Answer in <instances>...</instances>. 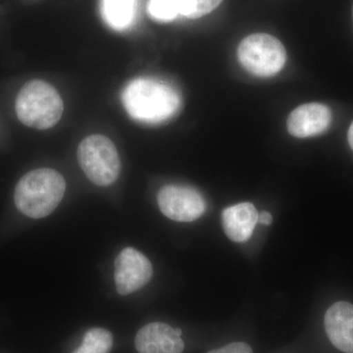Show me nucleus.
<instances>
[{
	"instance_id": "obj_10",
	"label": "nucleus",
	"mask_w": 353,
	"mask_h": 353,
	"mask_svg": "<svg viewBox=\"0 0 353 353\" xmlns=\"http://www.w3.org/2000/svg\"><path fill=\"white\" fill-rule=\"evenodd\" d=\"M325 329L334 347L353 353V305L340 301L333 304L325 314Z\"/></svg>"
},
{
	"instance_id": "obj_8",
	"label": "nucleus",
	"mask_w": 353,
	"mask_h": 353,
	"mask_svg": "<svg viewBox=\"0 0 353 353\" xmlns=\"http://www.w3.org/2000/svg\"><path fill=\"white\" fill-rule=\"evenodd\" d=\"M331 122L332 113L328 106L312 102L294 109L290 114L287 127L292 137L304 139L322 134Z\"/></svg>"
},
{
	"instance_id": "obj_2",
	"label": "nucleus",
	"mask_w": 353,
	"mask_h": 353,
	"mask_svg": "<svg viewBox=\"0 0 353 353\" xmlns=\"http://www.w3.org/2000/svg\"><path fill=\"white\" fill-rule=\"evenodd\" d=\"M66 192L64 176L50 168L36 169L21 178L15 192L16 208L32 219L50 215L59 205Z\"/></svg>"
},
{
	"instance_id": "obj_1",
	"label": "nucleus",
	"mask_w": 353,
	"mask_h": 353,
	"mask_svg": "<svg viewBox=\"0 0 353 353\" xmlns=\"http://www.w3.org/2000/svg\"><path fill=\"white\" fill-rule=\"evenodd\" d=\"M123 104L134 119L157 124L170 119L178 112L181 97L168 83L141 78L132 81L125 88Z\"/></svg>"
},
{
	"instance_id": "obj_18",
	"label": "nucleus",
	"mask_w": 353,
	"mask_h": 353,
	"mask_svg": "<svg viewBox=\"0 0 353 353\" xmlns=\"http://www.w3.org/2000/svg\"><path fill=\"white\" fill-rule=\"evenodd\" d=\"M347 139L348 143H350V148H352L353 150V122L352 124L350 125V130H348Z\"/></svg>"
},
{
	"instance_id": "obj_19",
	"label": "nucleus",
	"mask_w": 353,
	"mask_h": 353,
	"mask_svg": "<svg viewBox=\"0 0 353 353\" xmlns=\"http://www.w3.org/2000/svg\"><path fill=\"white\" fill-rule=\"evenodd\" d=\"M352 14H353V8H352Z\"/></svg>"
},
{
	"instance_id": "obj_12",
	"label": "nucleus",
	"mask_w": 353,
	"mask_h": 353,
	"mask_svg": "<svg viewBox=\"0 0 353 353\" xmlns=\"http://www.w3.org/2000/svg\"><path fill=\"white\" fill-rule=\"evenodd\" d=\"M101 11L104 19L114 29L129 27L136 12V0H102Z\"/></svg>"
},
{
	"instance_id": "obj_3",
	"label": "nucleus",
	"mask_w": 353,
	"mask_h": 353,
	"mask_svg": "<svg viewBox=\"0 0 353 353\" xmlns=\"http://www.w3.org/2000/svg\"><path fill=\"white\" fill-rule=\"evenodd\" d=\"M63 101L57 88L41 80L23 85L15 102L17 117L25 126L37 130L54 127L63 114Z\"/></svg>"
},
{
	"instance_id": "obj_7",
	"label": "nucleus",
	"mask_w": 353,
	"mask_h": 353,
	"mask_svg": "<svg viewBox=\"0 0 353 353\" xmlns=\"http://www.w3.org/2000/svg\"><path fill=\"white\" fill-rule=\"evenodd\" d=\"M152 275V262L134 248H124L116 257L114 280L120 296H128L143 289Z\"/></svg>"
},
{
	"instance_id": "obj_14",
	"label": "nucleus",
	"mask_w": 353,
	"mask_h": 353,
	"mask_svg": "<svg viewBox=\"0 0 353 353\" xmlns=\"http://www.w3.org/2000/svg\"><path fill=\"white\" fill-rule=\"evenodd\" d=\"M223 0H180L181 15L189 19H199L212 12Z\"/></svg>"
},
{
	"instance_id": "obj_15",
	"label": "nucleus",
	"mask_w": 353,
	"mask_h": 353,
	"mask_svg": "<svg viewBox=\"0 0 353 353\" xmlns=\"http://www.w3.org/2000/svg\"><path fill=\"white\" fill-rule=\"evenodd\" d=\"M148 11L153 19L169 22L180 15V0H150Z\"/></svg>"
},
{
	"instance_id": "obj_17",
	"label": "nucleus",
	"mask_w": 353,
	"mask_h": 353,
	"mask_svg": "<svg viewBox=\"0 0 353 353\" xmlns=\"http://www.w3.org/2000/svg\"><path fill=\"white\" fill-rule=\"evenodd\" d=\"M272 222H273V216H272L270 213L266 212V211H263V212L259 213V224L266 225V226H269V225L272 224Z\"/></svg>"
},
{
	"instance_id": "obj_5",
	"label": "nucleus",
	"mask_w": 353,
	"mask_h": 353,
	"mask_svg": "<svg viewBox=\"0 0 353 353\" xmlns=\"http://www.w3.org/2000/svg\"><path fill=\"white\" fill-rule=\"evenodd\" d=\"M238 58L241 66L248 73L267 78L276 75L284 68L287 51L275 37L268 34H253L241 41Z\"/></svg>"
},
{
	"instance_id": "obj_4",
	"label": "nucleus",
	"mask_w": 353,
	"mask_h": 353,
	"mask_svg": "<svg viewBox=\"0 0 353 353\" xmlns=\"http://www.w3.org/2000/svg\"><path fill=\"white\" fill-rule=\"evenodd\" d=\"M78 161L90 182L109 187L118 180L121 160L117 148L108 137L92 134L79 145Z\"/></svg>"
},
{
	"instance_id": "obj_6",
	"label": "nucleus",
	"mask_w": 353,
	"mask_h": 353,
	"mask_svg": "<svg viewBox=\"0 0 353 353\" xmlns=\"http://www.w3.org/2000/svg\"><path fill=\"white\" fill-rule=\"evenodd\" d=\"M162 214L176 222H192L205 213L208 204L199 190L183 185H166L158 192Z\"/></svg>"
},
{
	"instance_id": "obj_9",
	"label": "nucleus",
	"mask_w": 353,
	"mask_h": 353,
	"mask_svg": "<svg viewBox=\"0 0 353 353\" xmlns=\"http://www.w3.org/2000/svg\"><path fill=\"white\" fill-rule=\"evenodd\" d=\"M134 347L139 353H183L185 343L176 329L165 323L153 322L139 330Z\"/></svg>"
},
{
	"instance_id": "obj_13",
	"label": "nucleus",
	"mask_w": 353,
	"mask_h": 353,
	"mask_svg": "<svg viewBox=\"0 0 353 353\" xmlns=\"http://www.w3.org/2000/svg\"><path fill=\"white\" fill-rule=\"evenodd\" d=\"M113 334L103 328H92L83 334L82 343L72 353H110Z\"/></svg>"
},
{
	"instance_id": "obj_16",
	"label": "nucleus",
	"mask_w": 353,
	"mask_h": 353,
	"mask_svg": "<svg viewBox=\"0 0 353 353\" xmlns=\"http://www.w3.org/2000/svg\"><path fill=\"white\" fill-rule=\"evenodd\" d=\"M208 353H253L252 347L245 343H233L225 347L210 350Z\"/></svg>"
},
{
	"instance_id": "obj_11",
	"label": "nucleus",
	"mask_w": 353,
	"mask_h": 353,
	"mask_svg": "<svg viewBox=\"0 0 353 353\" xmlns=\"http://www.w3.org/2000/svg\"><path fill=\"white\" fill-rule=\"evenodd\" d=\"M259 211L250 202H241L222 211V226L225 234L234 243H245L252 238L259 223Z\"/></svg>"
}]
</instances>
